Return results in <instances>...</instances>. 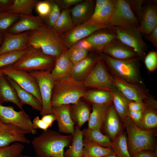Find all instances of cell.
<instances>
[{"mask_svg":"<svg viewBox=\"0 0 157 157\" xmlns=\"http://www.w3.org/2000/svg\"><path fill=\"white\" fill-rule=\"evenodd\" d=\"M70 104L52 106L53 113L56 117L59 132L72 136L74 124L70 115Z\"/></svg>","mask_w":157,"mask_h":157,"instance_id":"ac0fdd59","label":"cell"},{"mask_svg":"<svg viewBox=\"0 0 157 157\" xmlns=\"http://www.w3.org/2000/svg\"><path fill=\"white\" fill-rule=\"evenodd\" d=\"M28 42L30 46L40 49L44 54L56 59L68 49L60 35L45 24L30 31Z\"/></svg>","mask_w":157,"mask_h":157,"instance_id":"7a4b0ae2","label":"cell"},{"mask_svg":"<svg viewBox=\"0 0 157 157\" xmlns=\"http://www.w3.org/2000/svg\"><path fill=\"white\" fill-rule=\"evenodd\" d=\"M88 53V51L81 48L75 44L69 48L67 51V56L73 64L86 57Z\"/></svg>","mask_w":157,"mask_h":157,"instance_id":"7bdbcfd3","label":"cell"},{"mask_svg":"<svg viewBox=\"0 0 157 157\" xmlns=\"http://www.w3.org/2000/svg\"><path fill=\"white\" fill-rule=\"evenodd\" d=\"M51 4V11L47 17V24L53 28L60 14L59 6L55 1H50Z\"/></svg>","mask_w":157,"mask_h":157,"instance_id":"ee69618b","label":"cell"},{"mask_svg":"<svg viewBox=\"0 0 157 157\" xmlns=\"http://www.w3.org/2000/svg\"><path fill=\"white\" fill-rule=\"evenodd\" d=\"M2 74V73L0 71V77ZM0 104H1V102H0Z\"/></svg>","mask_w":157,"mask_h":157,"instance_id":"be15d7a7","label":"cell"},{"mask_svg":"<svg viewBox=\"0 0 157 157\" xmlns=\"http://www.w3.org/2000/svg\"><path fill=\"white\" fill-rule=\"evenodd\" d=\"M99 53L92 54L83 60L72 65L70 76L74 80L83 82L97 60Z\"/></svg>","mask_w":157,"mask_h":157,"instance_id":"7402d4cb","label":"cell"},{"mask_svg":"<svg viewBox=\"0 0 157 157\" xmlns=\"http://www.w3.org/2000/svg\"><path fill=\"white\" fill-rule=\"evenodd\" d=\"M75 44L83 49L88 51H92V47L91 43L84 39L79 41Z\"/></svg>","mask_w":157,"mask_h":157,"instance_id":"9f6ffc18","label":"cell"},{"mask_svg":"<svg viewBox=\"0 0 157 157\" xmlns=\"http://www.w3.org/2000/svg\"><path fill=\"white\" fill-rule=\"evenodd\" d=\"M100 130L85 129H83V138L102 147L112 148V142L110 138L108 135L103 134Z\"/></svg>","mask_w":157,"mask_h":157,"instance_id":"e575fe53","label":"cell"},{"mask_svg":"<svg viewBox=\"0 0 157 157\" xmlns=\"http://www.w3.org/2000/svg\"><path fill=\"white\" fill-rule=\"evenodd\" d=\"M114 10L112 0H109L102 9L93 14L87 22L95 25H107L113 17Z\"/></svg>","mask_w":157,"mask_h":157,"instance_id":"1f68e13d","label":"cell"},{"mask_svg":"<svg viewBox=\"0 0 157 157\" xmlns=\"http://www.w3.org/2000/svg\"><path fill=\"white\" fill-rule=\"evenodd\" d=\"M111 76L115 87L129 101L144 103L149 97L143 86L130 83L116 76Z\"/></svg>","mask_w":157,"mask_h":157,"instance_id":"5bb4252c","label":"cell"},{"mask_svg":"<svg viewBox=\"0 0 157 157\" xmlns=\"http://www.w3.org/2000/svg\"><path fill=\"white\" fill-rule=\"evenodd\" d=\"M1 12V10H0V13Z\"/></svg>","mask_w":157,"mask_h":157,"instance_id":"03108f58","label":"cell"},{"mask_svg":"<svg viewBox=\"0 0 157 157\" xmlns=\"http://www.w3.org/2000/svg\"><path fill=\"white\" fill-rule=\"evenodd\" d=\"M113 27L116 33V38L133 49L140 60L143 59L148 46L143 40L139 27Z\"/></svg>","mask_w":157,"mask_h":157,"instance_id":"ba28073f","label":"cell"},{"mask_svg":"<svg viewBox=\"0 0 157 157\" xmlns=\"http://www.w3.org/2000/svg\"><path fill=\"white\" fill-rule=\"evenodd\" d=\"M112 104H92V111L88 121V128L101 130L104 125L109 108Z\"/></svg>","mask_w":157,"mask_h":157,"instance_id":"4316f807","label":"cell"},{"mask_svg":"<svg viewBox=\"0 0 157 157\" xmlns=\"http://www.w3.org/2000/svg\"><path fill=\"white\" fill-rule=\"evenodd\" d=\"M112 149L117 157H132L129 152L127 136L123 131L112 142Z\"/></svg>","mask_w":157,"mask_h":157,"instance_id":"8d00e7d4","label":"cell"},{"mask_svg":"<svg viewBox=\"0 0 157 157\" xmlns=\"http://www.w3.org/2000/svg\"><path fill=\"white\" fill-rule=\"evenodd\" d=\"M95 1H83L76 4L70 10L71 17L75 26L87 22L92 16Z\"/></svg>","mask_w":157,"mask_h":157,"instance_id":"603a6c76","label":"cell"},{"mask_svg":"<svg viewBox=\"0 0 157 157\" xmlns=\"http://www.w3.org/2000/svg\"><path fill=\"white\" fill-rule=\"evenodd\" d=\"M104 157H117L115 154L107 156Z\"/></svg>","mask_w":157,"mask_h":157,"instance_id":"94428289","label":"cell"},{"mask_svg":"<svg viewBox=\"0 0 157 157\" xmlns=\"http://www.w3.org/2000/svg\"><path fill=\"white\" fill-rule=\"evenodd\" d=\"M0 102H11L15 104L21 110H23L17 94L13 87L9 83L5 76L0 77Z\"/></svg>","mask_w":157,"mask_h":157,"instance_id":"484cf974","label":"cell"},{"mask_svg":"<svg viewBox=\"0 0 157 157\" xmlns=\"http://www.w3.org/2000/svg\"><path fill=\"white\" fill-rule=\"evenodd\" d=\"M0 71L2 74L13 80L21 88L32 94L42 104L37 82L29 72L16 69L13 65L0 68Z\"/></svg>","mask_w":157,"mask_h":157,"instance_id":"9c48e42d","label":"cell"},{"mask_svg":"<svg viewBox=\"0 0 157 157\" xmlns=\"http://www.w3.org/2000/svg\"><path fill=\"white\" fill-rule=\"evenodd\" d=\"M67 51L56 59L54 66L51 72L54 81L70 76L73 64L69 58Z\"/></svg>","mask_w":157,"mask_h":157,"instance_id":"83f0119b","label":"cell"},{"mask_svg":"<svg viewBox=\"0 0 157 157\" xmlns=\"http://www.w3.org/2000/svg\"><path fill=\"white\" fill-rule=\"evenodd\" d=\"M128 2L133 12L139 23L142 14L144 0H128Z\"/></svg>","mask_w":157,"mask_h":157,"instance_id":"7dc6e473","label":"cell"},{"mask_svg":"<svg viewBox=\"0 0 157 157\" xmlns=\"http://www.w3.org/2000/svg\"><path fill=\"white\" fill-rule=\"evenodd\" d=\"M30 47L25 50L9 52L0 55V68L13 65L28 52Z\"/></svg>","mask_w":157,"mask_h":157,"instance_id":"60d3db41","label":"cell"},{"mask_svg":"<svg viewBox=\"0 0 157 157\" xmlns=\"http://www.w3.org/2000/svg\"><path fill=\"white\" fill-rule=\"evenodd\" d=\"M111 27L107 25H95L86 22L75 26L70 31L60 35L66 47L68 49L79 41L87 38L96 31Z\"/></svg>","mask_w":157,"mask_h":157,"instance_id":"4fadbf2b","label":"cell"},{"mask_svg":"<svg viewBox=\"0 0 157 157\" xmlns=\"http://www.w3.org/2000/svg\"><path fill=\"white\" fill-rule=\"evenodd\" d=\"M5 76L15 89L20 101L23 105H28L33 109L41 111L42 109V104L34 96L21 88L10 78L6 76Z\"/></svg>","mask_w":157,"mask_h":157,"instance_id":"f1b7e54d","label":"cell"},{"mask_svg":"<svg viewBox=\"0 0 157 157\" xmlns=\"http://www.w3.org/2000/svg\"><path fill=\"white\" fill-rule=\"evenodd\" d=\"M4 33H0V46L3 42L4 37Z\"/></svg>","mask_w":157,"mask_h":157,"instance_id":"91938a15","label":"cell"},{"mask_svg":"<svg viewBox=\"0 0 157 157\" xmlns=\"http://www.w3.org/2000/svg\"><path fill=\"white\" fill-rule=\"evenodd\" d=\"M56 60L43 53L40 49L31 47L28 52L13 66L16 69L28 72L51 71Z\"/></svg>","mask_w":157,"mask_h":157,"instance_id":"8992f818","label":"cell"},{"mask_svg":"<svg viewBox=\"0 0 157 157\" xmlns=\"http://www.w3.org/2000/svg\"><path fill=\"white\" fill-rule=\"evenodd\" d=\"M122 121L127 135L128 149L132 157L141 151L156 150L153 129L146 130L140 128L128 116Z\"/></svg>","mask_w":157,"mask_h":157,"instance_id":"5b68a950","label":"cell"},{"mask_svg":"<svg viewBox=\"0 0 157 157\" xmlns=\"http://www.w3.org/2000/svg\"><path fill=\"white\" fill-rule=\"evenodd\" d=\"M51 71H35L29 72L37 81L41 96L42 109L41 116L53 114L51 105V97L54 81Z\"/></svg>","mask_w":157,"mask_h":157,"instance_id":"30bf717a","label":"cell"},{"mask_svg":"<svg viewBox=\"0 0 157 157\" xmlns=\"http://www.w3.org/2000/svg\"><path fill=\"white\" fill-rule=\"evenodd\" d=\"M144 62L150 72L155 71L157 68V53L154 51H149L144 57Z\"/></svg>","mask_w":157,"mask_h":157,"instance_id":"f6af8a7d","label":"cell"},{"mask_svg":"<svg viewBox=\"0 0 157 157\" xmlns=\"http://www.w3.org/2000/svg\"><path fill=\"white\" fill-rule=\"evenodd\" d=\"M14 0H0V10L1 12L9 11L13 5Z\"/></svg>","mask_w":157,"mask_h":157,"instance_id":"11a10c76","label":"cell"},{"mask_svg":"<svg viewBox=\"0 0 157 157\" xmlns=\"http://www.w3.org/2000/svg\"><path fill=\"white\" fill-rule=\"evenodd\" d=\"M30 31L18 33H4L3 42L0 46V55L28 49L30 46L29 39Z\"/></svg>","mask_w":157,"mask_h":157,"instance_id":"9a60e30c","label":"cell"},{"mask_svg":"<svg viewBox=\"0 0 157 157\" xmlns=\"http://www.w3.org/2000/svg\"><path fill=\"white\" fill-rule=\"evenodd\" d=\"M86 90L83 82L70 76L58 80L54 81L52 90V107L75 104L83 98Z\"/></svg>","mask_w":157,"mask_h":157,"instance_id":"3957f363","label":"cell"},{"mask_svg":"<svg viewBox=\"0 0 157 157\" xmlns=\"http://www.w3.org/2000/svg\"><path fill=\"white\" fill-rule=\"evenodd\" d=\"M72 136L48 129L34 138L31 143L37 157H64V149L71 143Z\"/></svg>","mask_w":157,"mask_h":157,"instance_id":"6da1fadb","label":"cell"},{"mask_svg":"<svg viewBox=\"0 0 157 157\" xmlns=\"http://www.w3.org/2000/svg\"><path fill=\"white\" fill-rule=\"evenodd\" d=\"M41 118L44 122L51 127L53 122L56 120V117L53 114H49L42 116Z\"/></svg>","mask_w":157,"mask_h":157,"instance_id":"6f0895ef","label":"cell"},{"mask_svg":"<svg viewBox=\"0 0 157 157\" xmlns=\"http://www.w3.org/2000/svg\"><path fill=\"white\" fill-rule=\"evenodd\" d=\"M39 0H14L10 11L20 15L32 14Z\"/></svg>","mask_w":157,"mask_h":157,"instance_id":"74e56055","label":"cell"},{"mask_svg":"<svg viewBox=\"0 0 157 157\" xmlns=\"http://www.w3.org/2000/svg\"><path fill=\"white\" fill-rule=\"evenodd\" d=\"M83 130L76 126L72 136V140L69 148L64 153V157H82L83 147Z\"/></svg>","mask_w":157,"mask_h":157,"instance_id":"4dcf8cb0","label":"cell"},{"mask_svg":"<svg viewBox=\"0 0 157 157\" xmlns=\"http://www.w3.org/2000/svg\"><path fill=\"white\" fill-rule=\"evenodd\" d=\"M145 37L153 44L156 48L157 47V27L149 34L144 35Z\"/></svg>","mask_w":157,"mask_h":157,"instance_id":"816d5d0a","label":"cell"},{"mask_svg":"<svg viewBox=\"0 0 157 157\" xmlns=\"http://www.w3.org/2000/svg\"><path fill=\"white\" fill-rule=\"evenodd\" d=\"M116 38V34L112 26L98 30L84 39L92 45V51L101 53L105 47Z\"/></svg>","mask_w":157,"mask_h":157,"instance_id":"44dd1931","label":"cell"},{"mask_svg":"<svg viewBox=\"0 0 157 157\" xmlns=\"http://www.w3.org/2000/svg\"><path fill=\"white\" fill-rule=\"evenodd\" d=\"M83 98L92 104H104L112 103L110 92L100 90H86Z\"/></svg>","mask_w":157,"mask_h":157,"instance_id":"836d02e7","label":"cell"},{"mask_svg":"<svg viewBox=\"0 0 157 157\" xmlns=\"http://www.w3.org/2000/svg\"><path fill=\"white\" fill-rule=\"evenodd\" d=\"M75 26L70 10L68 9H65L60 13L58 18L52 28L60 35L70 31Z\"/></svg>","mask_w":157,"mask_h":157,"instance_id":"d590c367","label":"cell"},{"mask_svg":"<svg viewBox=\"0 0 157 157\" xmlns=\"http://www.w3.org/2000/svg\"><path fill=\"white\" fill-rule=\"evenodd\" d=\"M104 125L107 135L113 140L122 131L119 117L112 104L109 108Z\"/></svg>","mask_w":157,"mask_h":157,"instance_id":"d4e9b609","label":"cell"},{"mask_svg":"<svg viewBox=\"0 0 157 157\" xmlns=\"http://www.w3.org/2000/svg\"><path fill=\"white\" fill-rule=\"evenodd\" d=\"M157 27V6L156 1H144L139 28L142 34L151 33Z\"/></svg>","mask_w":157,"mask_h":157,"instance_id":"e0dca14e","label":"cell"},{"mask_svg":"<svg viewBox=\"0 0 157 157\" xmlns=\"http://www.w3.org/2000/svg\"><path fill=\"white\" fill-rule=\"evenodd\" d=\"M27 133L19 128L0 120V147L8 146L15 142L29 144Z\"/></svg>","mask_w":157,"mask_h":157,"instance_id":"2e32d148","label":"cell"},{"mask_svg":"<svg viewBox=\"0 0 157 157\" xmlns=\"http://www.w3.org/2000/svg\"><path fill=\"white\" fill-rule=\"evenodd\" d=\"M109 1V0H96L93 15L102 9L108 3Z\"/></svg>","mask_w":157,"mask_h":157,"instance_id":"680465c9","label":"cell"},{"mask_svg":"<svg viewBox=\"0 0 157 157\" xmlns=\"http://www.w3.org/2000/svg\"><path fill=\"white\" fill-rule=\"evenodd\" d=\"M45 24L39 16L32 14L20 15L18 20L10 27L7 32L18 33L37 30Z\"/></svg>","mask_w":157,"mask_h":157,"instance_id":"d6986e66","label":"cell"},{"mask_svg":"<svg viewBox=\"0 0 157 157\" xmlns=\"http://www.w3.org/2000/svg\"><path fill=\"white\" fill-rule=\"evenodd\" d=\"M82 157H85V156H82Z\"/></svg>","mask_w":157,"mask_h":157,"instance_id":"e7e4bbea","label":"cell"},{"mask_svg":"<svg viewBox=\"0 0 157 157\" xmlns=\"http://www.w3.org/2000/svg\"><path fill=\"white\" fill-rule=\"evenodd\" d=\"M112 95L113 107L122 121L128 116V100L115 87L110 91Z\"/></svg>","mask_w":157,"mask_h":157,"instance_id":"d6a6232c","label":"cell"},{"mask_svg":"<svg viewBox=\"0 0 157 157\" xmlns=\"http://www.w3.org/2000/svg\"><path fill=\"white\" fill-rule=\"evenodd\" d=\"M70 113L74 125L79 129L88 121L90 113L88 104L81 99L76 103L71 105Z\"/></svg>","mask_w":157,"mask_h":157,"instance_id":"cb8c5ba5","label":"cell"},{"mask_svg":"<svg viewBox=\"0 0 157 157\" xmlns=\"http://www.w3.org/2000/svg\"><path fill=\"white\" fill-rule=\"evenodd\" d=\"M24 147L22 143L17 142L8 146L0 147V157H15L21 154Z\"/></svg>","mask_w":157,"mask_h":157,"instance_id":"b9f144b4","label":"cell"},{"mask_svg":"<svg viewBox=\"0 0 157 157\" xmlns=\"http://www.w3.org/2000/svg\"><path fill=\"white\" fill-rule=\"evenodd\" d=\"M36 11L42 19L47 18L51 9V4L50 1H39L35 6Z\"/></svg>","mask_w":157,"mask_h":157,"instance_id":"bcb514c9","label":"cell"},{"mask_svg":"<svg viewBox=\"0 0 157 157\" xmlns=\"http://www.w3.org/2000/svg\"><path fill=\"white\" fill-rule=\"evenodd\" d=\"M143 113L129 110L128 116L133 122L138 126L141 120Z\"/></svg>","mask_w":157,"mask_h":157,"instance_id":"f907efd6","label":"cell"},{"mask_svg":"<svg viewBox=\"0 0 157 157\" xmlns=\"http://www.w3.org/2000/svg\"><path fill=\"white\" fill-rule=\"evenodd\" d=\"M0 120L19 128L27 134L34 135L37 133V131L33 128L29 116L24 110L17 111L11 106L0 104Z\"/></svg>","mask_w":157,"mask_h":157,"instance_id":"8fae6325","label":"cell"},{"mask_svg":"<svg viewBox=\"0 0 157 157\" xmlns=\"http://www.w3.org/2000/svg\"><path fill=\"white\" fill-rule=\"evenodd\" d=\"M15 157H31L28 156H27V155H22L21 154Z\"/></svg>","mask_w":157,"mask_h":157,"instance_id":"6125c7cd","label":"cell"},{"mask_svg":"<svg viewBox=\"0 0 157 157\" xmlns=\"http://www.w3.org/2000/svg\"><path fill=\"white\" fill-rule=\"evenodd\" d=\"M147 107H148L144 102L130 101L128 104V109L130 111L143 113Z\"/></svg>","mask_w":157,"mask_h":157,"instance_id":"c3c4849f","label":"cell"},{"mask_svg":"<svg viewBox=\"0 0 157 157\" xmlns=\"http://www.w3.org/2000/svg\"><path fill=\"white\" fill-rule=\"evenodd\" d=\"M108 71L100 54L97 62L83 82L84 85L86 88L110 92L115 86Z\"/></svg>","mask_w":157,"mask_h":157,"instance_id":"52a82bcc","label":"cell"},{"mask_svg":"<svg viewBox=\"0 0 157 157\" xmlns=\"http://www.w3.org/2000/svg\"><path fill=\"white\" fill-rule=\"evenodd\" d=\"M59 6L60 5L65 8H67L72 5L76 4L83 0H55Z\"/></svg>","mask_w":157,"mask_h":157,"instance_id":"f5cc1de1","label":"cell"},{"mask_svg":"<svg viewBox=\"0 0 157 157\" xmlns=\"http://www.w3.org/2000/svg\"><path fill=\"white\" fill-rule=\"evenodd\" d=\"M20 15L10 10L0 13V33L7 32L18 20Z\"/></svg>","mask_w":157,"mask_h":157,"instance_id":"ab89813d","label":"cell"},{"mask_svg":"<svg viewBox=\"0 0 157 157\" xmlns=\"http://www.w3.org/2000/svg\"><path fill=\"white\" fill-rule=\"evenodd\" d=\"M101 53L118 60H124L138 57L133 49L116 38L108 43Z\"/></svg>","mask_w":157,"mask_h":157,"instance_id":"ffe728a7","label":"cell"},{"mask_svg":"<svg viewBox=\"0 0 157 157\" xmlns=\"http://www.w3.org/2000/svg\"><path fill=\"white\" fill-rule=\"evenodd\" d=\"M112 0L115 10L113 17L107 26L139 27V22L131 9L128 0Z\"/></svg>","mask_w":157,"mask_h":157,"instance_id":"7c38bea8","label":"cell"},{"mask_svg":"<svg viewBox=\"0 0 157 157\" xmlns=\"http://www.w3.org/2000/svg\"><path fill=\"white\" fill-rule=\"evenodd\" d=\"M156 150L154 151L150 150L142 151L134 154L133 157H157Z\"/></svg>","mask_w":157,"mask_h":157,"instance_id":"db71d44e","label":"cell"},{"mask_svg":"<svg viewBox=\"0 0 157 157\" xmlns=\"http://www.w3.org/2000/svg\"><path fill=\"white\" fill-rule=\"evenodd\" d=\"M82 156L104 157L115 154L111 148L103 147L84 138Z\"/></svg>","mask_w":157,"mask_h":157,"instance_id":"f546056e","label":"cell"},{"mask_svg":"<svg viewBox=\"0 0 157 157\" xmlns=\"http://www.w3.org/2000/svg\"><path fill=\"white\" fill-rule=\"evenodd\" d=\"M32 126L35 129H40L45 131L50 127L47 124L40 119L38 116L35 117L33 119Z\"/></svg>","mask_w":157,"mask_h":157,"instance_id":"681fc988","label":"cell"},{"mask_svg":"<svg viewBox=\"0 0 157 157\" xmlns=\"http://www.w3.org/2000/svg\"><path fill=\"white\" fill-rule=\"evenodd\" d=\"M100 54L111 75L130 83L143 86V81L140 72L141 60L138 57L118 60L102 53Z\"/></svg>","mask_w":157,"mask_h":157,"instance_id":"277c9868","label":"cell"},{"mask_svg":"<svg viewBox=\"0 0 157 157\" xmlns=\"http://www.w3.org/2000/svg\"><path fill=\"white\" fill-rule=\"evenodd\" d=\"M144 130L153 129L157 127V113L156 109L147 107L143 113L138 126Z\"/></svg>","mask_w":157,"mask_h":157,"instance_id":"f35d334b","label":"cell"}]
</instances>
